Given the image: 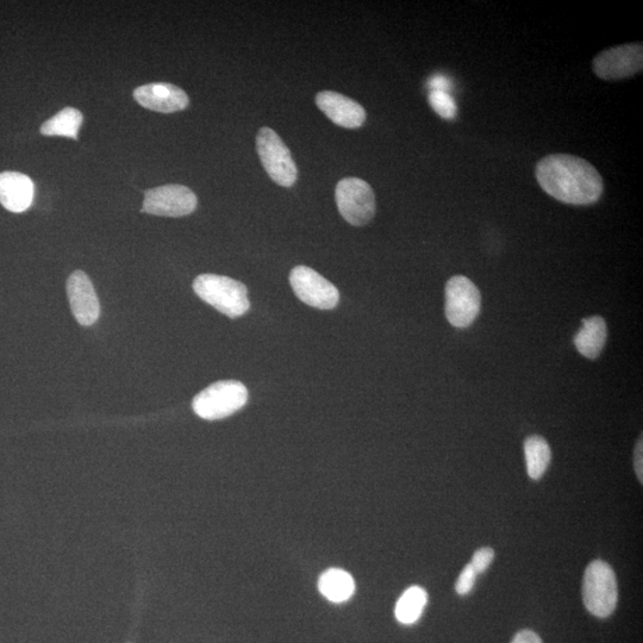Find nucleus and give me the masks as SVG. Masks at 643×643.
I'll list each match as a JSON object with an SVG mask.
<instances>
[{
    "label": "nucleus",
    "instance_id": "2eb2a0df",
    "mask_svg": "<svg viewBox=\"0 0 643 643\" xmlns=\"http://www.w3.org/2000/svg\"><path fill=\"white\" fill-rule=\"evenodd\" d=\"M607 339V323L602 317H590L584 320L583 327L574 337V346L585 358L595 360L601 355Z\"/></svg>",
    "mask_w": 643,
    "mask_h": 643
},
{
    "label": "nucleus",
    "instance_id": "7ed1b4c3",
    "mask_svg": "<svg viewBox=\"0 0 643 643\" xmlns=\"http://www.w3.org/2000/svg\"><path fill=\"white\" fill-rule=\"evenodd\" d=\"M248 402L247 387L236 380H224L206 387L193 399L196 414L208 421L222 420L235 414Z\"/></svg>",
    "mask_w": 643,
    "mask_h": 643
},
{
    "label": "nucleus",
    "instance_id": "4be33fe9",
    "mask_svg": "<svg viewBox=\"0 0 643 643\" xmlns=\"http://www.w3.org/2000/svg\"><path fill=\"white\" fill-rule=\"evenodd\" d=\"M493 558H495V552H493V549L486 547L480 548L476 553H474L471 565L477 573H483L488 570Z\"/></svg>",
    "mask_w": 643,
    "mask_h": 643
},
{
    "label": "nucleus",
    "instance_id": "ddd939ff",
    "mask_svg": "<svg viewBox=\"0 0 643 643\" xmlns=\"http://www.w3.org/2000/svg\"><path fill=\"white\" fill-rule=\"evenodd\" d=\"M316 104L330 121L342 128L357 129L366 121L365 109L341 93L322 91L316 96Z\"/></svg>",
    "mask_w": 643,
    "mask_h": 643
},
{
    "label": "nucleus",
    "instance_id": "aec40b11",
    "mask_svg": "<svg viewBox=\"0 0 643 643\" xmlns=\"http://www.w3.org/2000/svg\"><path fill=\"white\" fill-rule=\"evenodd\" d=\"M429 104L443 120H453L458 114V106L448 92L432 91L429 95Z\"/></svg>",
    "mask_w": 643,
    "mask_h": 643
},
{
    "label": "nucleus",
    "instance_id": "9d476101",
    "mask_svg": "<svg viewBox=\"0 0 643 643\" xmlns=\"http://www.w3.org/2000/svg\"><path fill=\"white\" fill-rule=\"evenodd\" d=\"M197 196L184 185H165L146 191L142 212L162 217H184L197 208Z\"/></svg>",
    "mask_w": 643,
    "mask_h": 643
},
{
    "label": "nucleus",
    "instance_id": "39448f33",
    "mask_svg": "<svg viewBox=\"0 0 643 643\" xmlns=\"http://www.w3.org/2000/svg\"><path fill=\"white\" fill-rule=\"evenodd\" d=\"M335 199L341 216L354 227L366 226L376 215V196L365 180H340L336 186Z\"/></svg>",
    "mask_w": 643,
    "mask_h": 643
},
{
    "label": "nucleus",
    "instance_id": "423d86ee",
    "mask_svg": "<svg viewBox=\"0 0 643 643\" xmlns=\"http://www.w3.org/2000/svg\"><path fill=\"white\" fill-rule=\"evenodd\" d=\"M257 151L268 176L280 186L295 185L298 170L290 149L271 128H261L257 136Z\"/></svg>",
    "mask_w": 643,
    "mask_h": 643
},
{
    "label": "nucleus",
    "instance_id": "4468645a",
    "mask_svg": "<svg viewBox=\"0 0 643 643\" xmlns=\"http://www.w3.org/2000/svg\"><path fill=\"white\" fill-rule=\"evenodd\" d=\"M35 187L26 174L0 173V204L6 210L20 214L30 208L34 201Z\"/></svg>",
    "mask_w": 643,
    "mask_h": 643
},
{
    "label": "nucleus",
    "instance_id": "0eeeda50",
    "mask_svg": "<svg viewBox=\"0 0 643 643\" xmlns=\"http://www.w3.org/2000/svg\"><path fill=\"white\" fill-rule=\"evenodd\" d=\"M642 43H626L599 53L592 61L593 73L603 80L632 78L642 72Z\"/></svg>",
    "mask_w": 643,
    "mask_h": 643
},
{
    "label": "nucleus",
    "instance_id": "6ab92c4d",
    "mask_svg": "<svg viewBox=\"0 0 643 643\" xmlns=\"http://www.w3.org/2000/svg\"><path fill=\"white\" fill-rule=\"evenodd\" d=\"M428 603L426 590L420 586H411L405 591L396 605L397 620L403 624H412L420 620L424 607Z\"/></svg>",
    "mask_w": 643,
    "mask_h": 643
},
{
    "label": "nucleus",
    "instance_id": "9b49d317",
    "mask_svg": "<svg viewBox=\"0 0 643 643\" xmlns=\"http://www.w3.org/2000/svg\"><path fill=\"white\" fill-rule=\"evenodd\" d=\"M67 295L76 320L84 327H90L101 315L98 297L91 280L83 271L71 274L67 282Z\"/></svg>",
    "mask_w": 643,
    "mask_h": 643
},
{
    "label": "nucleus",
    "instance_id": "412c9836",
    "mask_svg": "<svg viewBox=\"0 0 643 643\" xmlns=\"http://www.w3.org/2000/svg\"><path fill=\"white\" fill-rule=\"evenodd\" d=\"M477 574L471 564L464 568L458 578L457 585H455V590L459 595H467L472 590L474 583H476Z\"/></svg>",
    "mask_w": 643,
    "mask_h": 643
},
{
    "label": "nucleus",
    "instance_id": "b1692460",
    "mask_svg": "<svg viewBox=\"0 0 643 643\" xmlns=\"http://www.w3.org/2000/svg\"><path fill=\"white\" fill-rule=\"evenodd\" d=\"M511 643H542V640L540 636L532 632V630H522V632L515 635Z\"/></svg>",
    "mask_w": 643,
    "mask_h": 643
},
{
    "label": "nucleus",
    "instance_id": "5701e85b",
    "mask_svg": "<svg viewBox=\"0 0 643 643\" xmlns=\"http://www.w3.org/2000/svg\"><path fill=\"white\" fill-rule=\"evenodd\" d=\"M642 457H643V446H642V436H641V438L639 439L638 443H636L635 453H634L635 472H636V476H638L641 484L643 482V477H642L643 476Z\"/></svg>",
    "mask_w": 643,
    "mask_h": 643
},
{
    "label": "nucleus",
    "instance_id": "a211bd4d",
    "mask_svg": "<svg viewBox=\"0 0 643 643\" xmlns=\"http://www.w3.org/2000/svg\"><path fill=\"white\" fill-rule=\"evenodd\" d=\"M83 124V114L74 108H65L51 120L43 123L41 134L45 136H65L68 139H78V131Z\"/></svg>",
    "mask_w": 643,
    "mask_h": 643
},
{
    "label": "nucleus",
    "instance_id": "393cba45",
    "mask_svg": "<svg viewBox=\"0 0 643 643\" xmlns=\"http://www.w3.org/2000/svg\"><path fill=\"white\" fill-rule=\"evenodd\" d=\"M429 86H430V89H432V91L447 92L449 89V81L447 78L443 76H435L432 79H430Z\"/></svg>",
    "mask_w": 643,
    "mask_h": 643
},
{
    "label": "nucleus",
    "instance_id": "f3484780",
    "mask_svg": "<svg viewBox=\"0 0 643 643\" xmlns=\"http://www.w3.org/2000/svg\"><path fill=\"white\" fill-rule=\"evenodd\" d=\"M524 455L529 477L534 480L540 479L551 464L552 452L548 442L541 436H530L524 442Z\"/></svg>",
    "mask_w": 643,
    "mask_h": 643
},
{
    "label": "nucleus",
    "instance_id": "f257e3e1",
    "mask_svg": "<svg viewBox=\"0 0 643 643\" xmlns=\"http://www.w3.org/2000/svg\"><path fill=\"white\" fill-rule=\"evenodd\" d=\"M535 176L543 191L565 204H595L604 191L601 174L589 161L574 155L546 156L536 165Z\"/></svg>",
    "mask_w": 643,
    "mask_h": 643
},
{
    "label": "nucleus",
    "instance_id": "dca6fc26",
    "mask_svg": "<svg viewBox=\"0 0 643 643\" xmlns=\"http://www.w3.org/2000/svg\"><path fill=\"white\" fill-rule=\"evenodd\" d=\"M318 589L328 601L343 603L354 595L355 583L348 572L340 568H330L322 574Z\"/></svg>",
    "mask_w": 643,
    "mask_h": 643
},
{
    "label": "nucleus",
    "instance_id": "20e7f679",
    "mask_svg": "<svg viewBox=\"0 0 643 643\" xmlns=\"http://www.w3.org/2000/svg\"><path fill=\"white\" fill-rule=\"evenodd\" d=\"M583 599L586 609L593 616L607 618L613 615L618 602V588L615 572L610 565L596 560L586 568Z\"/></svg>",
    "mask_w": 643,
    "mask_h": 643
},
{
    "label": "nucleus",
    "instance_id": "1a4fd4ad",
    "mask_svg": "<svg viewBox=\"0 0 643 643\" xmlns=\"http://www.w3.org/2000/svg\"><path fill=\"white\" fill-rule=\"evenodd\" d=\"M290 283L296 296L312 308L332 310L339 304L340 293L336 287L310 267L293 268Z\"/></svg>",
    "mask_w": 643,
    "mask_h": 643
},
{
    "label": "nucleus",
    "instance_id": "f8f14e48",
    "mask_svg": "<svg viewBox=\"0 0 643 643\" xmlns=\"http://www.w3.org/2000/svg\"><path fill=\"white\" fill-rule=\"evenodd\" d=\"M134 98L143 108L161 114H173L186 109L190 104L185 91L168 83H152L137 87Z\"/></svg>",
    "mask_w": 643,
    "mask_h": 643
},
{
    "label": "nucleus",
    "instance_id": "6e6552de",
    "mask_svg": "<svg viewBox=\"0 0 643 643\" xmlns=\"http://www.w3.org/2000/svg\"><path fill=\"white\" fill-rule=\"evenodd\" d=\"M482 297L478 287L464 276H455L446 285V317L455 328H467L479 315Z\"/></svg>",
    "mask_w": 643,
    "mask_h": 643
},
{
    "label": "nucleus",
    "instance_id": "f03ea898",
    "mask_svg": "<svg viewBox=\"0 0 643 643\" xmlns=\"http://www.w3.org/2000/svg\"><path fill=\"white\" fill-rule=\"evenodd\" d=\"M196 295L230 318L246 314L251 307L247 287L232 278L202 274L193 283Z\"/></svg>",
    "mask_w": 643,
    "mask_h": 643
}]
</instances>
